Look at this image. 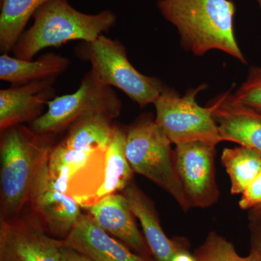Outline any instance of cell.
Masks as SVG:
<instances>
[{"label": "cell", "mask_w": 261, "mask_h": 261, "mask_svg": "<svg viewBox=\"0 0 261 261\" xmlns=\"http://www.w3.org/2000/svg\"><path fill=\"white\" fill-rule=\"evenodd\" d=\"M126 129L116 125L106 151V174L98 192L97 201L106 196L122 192L133 181L134 171L126 155Z\"/></svg>", "instance_id": "cell-19"}, {"label": "cell", "mask_w": 261, "mask_h": 261, "mask_svg": "<svg viewBox=\"0 0 261 261\" xmlns=\"http://www.w3.org/2000/svg\"><path fill=\"white\" fill-rule=\"evenodd\" d=\"M61 245L31 216L0 222V261H62Z\"/></svg>", "instance_id": "cell-9"}, {"label": "cell", "mask_w": 261, "mask_h": 261, "mask_svg": "<svg viewBox=\"0 0 261 261\" xmlns=\"http://www.w3.org/2000/svg\"><path fill=\"white\" fill-rule=\"evenodd\" d=\"M62 244L92 261H154L132 251L99 227L88 214H82Z\"/></svg>", "instance_id": "cell-13"}, {"label": "cell", "mask_w": 261, "mask_h": 261, "mask_svg": "<svg viewBox=\"0 0 261 261\" xmlns=\"http://www.w3.org/2000/svg\"><path fill=\"white\" fill-rule=\"evenodd\" d=\"M261 219V205L248 211L249 221Z\"/></svg>", "instance_id": "cell-27"}, {"label": "cell", "mask_w": 261, "mask_h": 261, "mask_svg": "<svg viewBox=\"0 0 261 261\" xmlns=\"http://www.w3.org/2000/svg\"><path fill=\"white\" fill-rule=\"evenodd\" d=\"M140 221L154 261H171L176 252L190 247L186 239H169L163 231L153 201L132 181L122 192Z\"/></svg>", "instance_id": "cell-15"}, {"label": "cell", "mask_w": 261, "mask_h": 261, "mask_svg": "<svg viewBox=\"0 0 261 261\" xmlns=\"http://www.w3.org/2000/svg\"><path fill=\"white\" fill-rule=\"evenodd\" d=\"M56 135L17 125L0 137V222L24 216L37 182L46 171Z\"/></svg>", "instance_id": "cell-1"}, {"label": "cell", "mask_w": 261, "mask_h": 261, "mask_svg": "<svg viewBox=\"0 0 261 261\" xmlns=\"http://www.w3.org/2000/svg\"><path fill=\"white\" fill-rule=\"evenodd\" d=\"M193 255L197 261H261L260 254L251 250L247 256H240L231 242L215 231L207 234Z\"/></svg>", "instance_id": "cell-21"}, {"label": "cell", "mask_w": 261, "mask_h": 261, "mask_svg": "<svg viewBox=\"0 0 261 261\" xmlns=\"http://www.w3.org/2000/svg\"><path fill=\"white\" fill-rule=\"evenodd\" d=\"M29 208L31 217L48 234L61 240L68 236L82 215L81 206L55 186L48 174V167L36 185Z\"/></svg>", "instance_id": "cell-10"}, {"label": "cell", "mask_w": 261, "mask_h": 261, "mask_svg": "<svg viewBox=\"0 0 261 261\" xmlns=\"http://www.w3.org/2000/svg\"><path fill=\"white\" fill-rule=\"evenodd\" d=\"M126 155L134 172L145 176L190 209L176 172L171 142L150 116H141L126 129Z\"/></svg>", "instance_id": "cell-4"}, {"label": "cell", "mask_w": 261, "mask_h": 261, "mask_svg": "<svg viewBox=\"0 0 261 261\" xmlns=\"http://www.w3.org/2000/svg\"><path fill=\"white\" fill-rule=\"evenodd\" d=\"M221 163L231 181V193H243L261 171V155L257 151L245 146L223 150Z\"/></svg>", "instance_id": "cell-20"}, {"label": "cell", "mask_w": 261, "mask_h": 261, "mask_svg": "<svg viewBox=\"0 0 261 261\" xmlns=\"http://www.w3.org/2000/svg\"><path fill=\"white\" fill-rule=\"evenodd\" d=\"M86 210L106 232L121 240L138 255L153 260L128 200L122 192L106 196Z\"/></svg>", "instance_id": "cell-12"}, {"label": "cell", "mask_w": 261, "mask_h": 261, "mask_svg": "<svg viewBox=\"0 0 261 261\" xmlns=\"http://www.w3.org/2000/svg\"><path fill=\"white\" fill-rule=\"evenodd\" d=\"M221 137L257 151L261 155V115L240 106L230 92H225L208 104Z\"/></svg>", "instance_id": "cell-14"}, {"label": "cell", "mask_w": 261, "mask_h": 261, "mask_svg": "<svg viewBox=\"0 0 261 261\" xmlns=\"http://www.w3.org/2000/svg\"><path fill=\"white\" fill-rule=\"evenodd\" d=\"M250 250L261 255V219L249 221Z\"/></svg>", "instance_id": "cell-24"}, {"label": "cell", "mask_w": 261, "mask_h": 261, "mask_svg": "<svg viewBox=\"0 0 261 261\" xmlns=\"http://www.w3.org/2000/svg\"><path fill=\"white\" fill-rule=\"evenodd\" d=\"M57 79L35 81L0 90V132L24 125L45 112L48 102L56 97Z\"/></svg>", "instance_id": "cell-11"}, {"label": "cell", "mask_w": 261, "mask_h": 261, "mask_svg": "<svg viewBox=\"0 0 261 261\" xmlns=\"http://www.w3.org/2000/svg\"><path fill=\"white\" fill-rule=\"evenodd\" d=\"M70 61L66 57L48 53L36 61H27L8 54L0 56V80L13 86L35 81L58 79L68 70Z\"/></svg>", "instance_id": "cell-17"}, {"label": "cell", "mask_w": 261, "mask_h": 261, "mask_svg": "<svg viewBox=\"0 0 261 261\" xmlns=\"http://www.w3.org/2000/svg\"><path fill=\"white\" fill-rule=\"evenodd\" d=\"M241 195L239 205L243 210L250 211L261 205V171Z\"/></svg>", "instance_id": "cell-23"}, {"label": "cell", "mask_w": 261, "mask_h": 261, "mask_svg": "<svg viewBox=\"0 0 261 261\" xmlns=\"http://www.w3.org/2000/svg\"><path fill=\"white\" fill-rule=\"evenodd\" d=\"M257 4H258L259 8H260L261 11V0H256Z\"/></svg>", "instance_id": "cell-28"}, {"label": "cell", "mask_w": 261, "mask_h": 261, "mask_svg": "<svg viewBox=\"0 0 261 261\" xmlns=\"http://www.w3.org/2000/svg\"><path fill=\"white\" fill-rule=\"evenodd\" d=\"M205 87L190 89L181 97L173 89L165 86L153 105L156 110V123L162 128L171 143L202 142L216 146L222 142L219 126L213 110L201 107L196 96Z\"/></svg>", "instance_id": "cell-7"}, {"label": "cell", "mask_w": 261, "mask_h": 261, "mask_svg": "<svg viewBox=\"0 0 261 261\" xmlns=\"http://www.w3.org/2000/svg\"><path fill=\"white\" fill-rule=\"evenodd\" d=\"M174 162L176 172L192 207H208L220 197L216 180V146L202 142L176 145Z\"/></svg>", "instance_id": "cell-8"}, {"label": "cell", "mask_w": 261, "mask_h": 261, "mask_svg": "<svg viewBox=\"0 0 261 261\" xmlns=\"http://www.w3.org/2000/svg\"><path fill=\"white\" fill-rule=\"evenodd\" d=\"M231 97L240 106L261 115V68L251 67L247 80Z\"/></svg>", "instance_id": "cell-22"}, {"label": "cell", "mask_w": 261, "mask_h": 261, "mask_svg": "<svg viewBox=\"0 0 261 261\" xmlns=\"http://www.w3.org/2000/svg\"><path fill=\"white\" fill-rule=\"evenodd\" d=\"M61 252L62 261H92L73 249L63 246V244L61 247Z\"/></svg>", "instance_id": "cell-25"}, {"label": "cell", "mask_w": 261, "mask_h": 261, "mask_svg": "<svg viewBox=\"0 0 261 261\" xmlns=\"http://www.w3.org/2000/svg\"><path fill=\"white\" fill-rule=\"evenodd\" d=\"M121 110V100L113 87L102 84L90 70L75 92L51 99L45 112L29 126L38 134L58 135L86 117L103 115L115 120Z\"/></svg>", "instance_id": "cell-6"}, {"label": "cell", "mask_w": 261, "mask_h": 261, "mask_svg": "<svg viewBox=\"0 0 261 261\" xmlns=\"http://www.w3.org/2000/svg\"><path fill=\"white\" fill-rule=\"evenodd\" d=\"M171 261H197V260L194 255H192L189 251V247H186L176 252Z\"/></svg>", "instance_id": "cell-26"}, {"label": "cell", "mask_w": 261, "mask_h": 261, "mask_svg": "<svg viewBox=\"0 0 261 261\" xmlns=\"http://www.w3.org/2000/svg\"><path fill=\"white\" fill-rule=\"evenodd\" d=\"M113 121L103 115L86 117L73 123L58 144L73 157L89 159L108 148L116 125Z\"/></svg>", "instance_id": "cell-16"}, {"label": "cell", "mask_w": 261, "mask_h": 261, "mask_svg": "<svg viewBox=\"0 0 261 261\" xmlns=\"http://www.w3.org/2000/svg\"><path fill=\"white\" fill-rule=\"evenodd\" d=\"M75 54L90 63V70L102 84L120 89L140 108L153 104L164 89L159 79L142 74L136 69L120 41L104 34L92 42L79 43Z\"/></svg>", "instance_id": "cell-5"}, {"label": "cell", "mask_w": 261, "mask_h": 261, "mask_svg": "<svg viewBox=\"0 0 261 261\" xmlns=\"http://www.w3.org/2000/svg\"><path fill=\"white\" fill-rule=\"evenodd\" d=\"M157 5L163 18L177 29L186 50L202 56L218 49L246 64L233 33L232 1L159 0Z\"/></svg>", "instance_id": "cell-2"}, {"label": "cell", "mask_w": 261, "mask_h": 261, "mask_svg": "<svg viewBox=\"0 0 261 261\" xmlns=\"http://www.w3.org/2000/svg\"><path fill=\"white\" fill-rule=\"evenodd\" d=\"M34 23L23 33L13 47L15 57L30 61L39 51L71 41L92 42L115 27L117 16L112 10L97 14L79 11L68 0H51L34 13Z\"/></svg>", "instance_id": "cell-3"}, {"label": "cell", "mask_w": 261, "mask_h": 261, "mask_svg": "<svg viewBox=\"0 0 261 261\" xmlns=\"http://www.w3.org/2000/svg\"><path fill=\"white\" fill-rule=\"evenodd\" d=\"M51 0H0V51H13L25 27L42 5Z\"/></svg>", "instance_id": "cell-18"}]
</instances>
